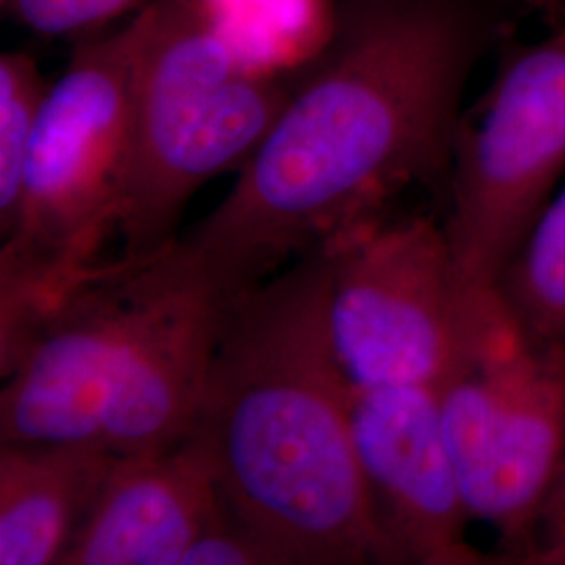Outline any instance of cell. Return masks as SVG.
I'll return each mask as SVG.
<instances>
[{"instance_id":"1","label":"cell","mask_w":565,"mask_h":565,"mask_svg":"<svg viewBox=\"0 0 565 565\" xmlns=\"http://www.w3.org/2000/svg\"><path fill=\"white\" fill-rule=\"evenodd\" d=\"M473 51L471 20L448 0H387L354 15L182 242L233 294L382 214L452 153Z\"/></svg>"},{"instance_id":"2","label":"cell","mask_w":565,"mask_h":565,"mask_svg":"<svg viewBox=\"0 0 565 565\" xmlns=\"http://www.w3.org/2000/svg\"><path fill=\"white\" fill-rule=\"evenodd\" d=\"M323 245L224 302L193 431L224 505L291 565L403 564L364 482Z\"/></svg>"},{"instance_id":"3","label":"cell","mask_w":565,"mask_h":565,"mask_svg":"<svg viewBox=\"0 0 565 565\" xmlns=\"http://www.w3.org/2000/svg\"><path fill=\"white\" fill-rule=\"evenodd\" d=\"M139 15L78 49L51 84L30 142L20 207L0 237V352L61 291L97 268L118 233L132 158Z\"/></svg>"},{"instance_id":"4","label":"cell","mask_w":565,"mask_h":565,"mask_svg":"<svg viewBox=\"0 0 565 565\" xmlns=\"http://www.w3.org/2000/svg\"><path fill=\"white\" fill-rule=\"evenodd\" d=\"M135 60L132 158L118 235L141 258L177 239L186 202L205 182L242 170L294 88L235 57L200 0H153Z\"/></svg>"},{"instance_id":"5","label":"cell","mask_w":565,"mask_h":565,"mask_svg":"<svg viewBox=\"0 0 565 565\" xmlns=\"http://www.w3.org/2000/svg\"><path fill=\"white\" fill-rule=\"evenodd\" d=\"M438 398L471 520L522 557L565 457V345L534 335L499 289L473 294L463 361Z\"/></svg>"},{"instance_id":"6","label":"cell","mask_w":565,"mask_h":565,"mask_svg":"<svg viewBox=\"0 0 565 565\" xmlns=\"http://www.w3.org/2000/svg\"><path fill=\"white\" fill-rule=\"evenodd\" d=\"M327 323L352 387H440L463 361L473 294L445 224L382 212L323 243Z\"/></svg>"},{"instance_id":"7","label":"cell","mask_w":565,"mask_h":565,"mask_svg":"<svg viewBox=\"0 0 565 565\" xmlns=\"http://www.w3.org/2000/svg\"><path fill=\"white\" fill-rule=\"evenodd\" d=\"M452 153L446 233L465 291H490L564 174L565 30L507 70Z\"/></svg>"},{"instance_id":"8","label":"cell","mask_w":565,"mask_h":565,"mask_svg":"<svg viewBox=\"0 0 565 565\" xmlns=\"http://www.w3.org/2000/svg\"><path fill=\"white\" fill-rule=\"evenodd\" d=\"M160 252L99 264L0 354V445L103 446V396L158 279Z\"/></svg>"},{"instance_id":"9","label":"cell","mask_w":565,"mask_h":565,"mask_svg":"<svg viewBox=\"0 0 565 565\" xmlns=\"http://www.w3.org/2000/svg\"><path fill=\"white\" fill-rule=\"evenodd\" d=\"M226 291L182 239L163 245L158 279L114 363L102 445L114 455L182 445L198 419L221 335Z\"/></svg>"},{"instance_id":"10","label":"cell","mask_w":565,"mask_h":565,"mask_svg":"<svg viewBox=\"0 0 565 565\" xmlns=\"http://www.w3.org/2000/svg\"><path fill=\"white\" fill-rule=\"evenodd\" d=\"M350 419L377 520L403 564L480 565L440 417L438 387H352Z\"/></svg>"},{"instance_id":"11","label":"cell","mask_w":565,"mask_h":565,"mask_svg":"<svg viewBox=\"0 0 565 565\" xmlns=\"http://www.w3.org/2000/svg\"><path fill=\"white\" fill-rule=\"evenodd\" d=\"M223 509L195 443L116 455L60 565H182Z\"/></svg>"},{"instance_id":"12","label":"cell","mask_w":565,"mask_h":565,"mask_svg":"<svg viewBox=\"0 0 565 565\" xmlns=\"http://www.w3.org/2000/svg\"><path fill=\"white\" fill-rule=\"evenodd\" d=\"M114 457L95 445H0V565H60Z\"/></svg>"},{"instance_id":"13","label":"cell","mask_w":565,"mask_h":565,"mask_svg":"<svg viewBox=\"0 0 565 565\" xmlns=\"http://www.w3.org/2000/svg\"><path fill=\"white\" fill-rule=\"evenodd\" d=\"M205 18L245 67L279 76L312 67L335 41L331 0H200Z\"/></svg>"},{"instance_id":"14","label":"cell","mask_w":565,"mask_h":565,"mask_svg":"<svg viewBox=\"0 0 565 565\" xmlns=\"http://www.w3.org/2000/svg\"><path fill=\"white\" fill-rule=\"evenodd\" d=\"M497 289L534 335L565 345V189L530 228Z\"/></svg>"},{"instance_id":"15","label":"cell","mask_w":565,"mask_h":565,"mask_svg":"<svg viewBox=\"0 0 565 565\" xmlns=\"http://www.w3.org/2000/svg\"><path fill=\"white\" fill-rule=\"evenodd\" d=\"M51 84L25 53L0 57V237L15 223L34 128Z\"/></svg>"},{"instance_id":"16","label":"cell","mask_w":565,"mask_h":565,"mask_svg":"<svg viewBox=\"0 0 565 565\" xmlns=\"http://www.w3.org/2000/svg\"><path fill=\"white\" fill-rule=\"evenodd\" d=\"M182 565H291L279 546L243 524L228 507L186 551Z\"/></svg>"},{"instance_id":"17","label":"cell","mask_w":565,"mask_h":565,"mask_svg":"<svg viewBox=\"0 0 565 565\" xmlns=\"http://www.w3.org/2000/svg\"><path fill=\"white\" fill-rule=\"evenodd\" d=\"M13 15L42 36L82 34L130 11L141 0H2Z\"/></svg>"},{"instance_id":"18","label":"cell","mask_w":565,"mask_h":565,"mask_svg":"<svg viewBox=\"0 0 565 565\" xmlns=\"http://www.w3.org/2000/svg\"><path fill=\"white\" fill-rule=\"evenodd\" d=\"M565 559V457L553 484L546 492L539 520L534 525L532 543L520 564L562 565Z\"/></svg>"},{"instance_id":"19","label":"cell","mask_w":565,"mask_h":565,"mask_svg":"<svg viewBox=\"0 0 565 565\" xmlns=\"http://www.w3.org/2000/svg\"><path fill=\"white\" fill-rule=\"evenodd\" d=\"M562 565H565V559H564V562H562Z\"/></svg>"}]
</instances>
